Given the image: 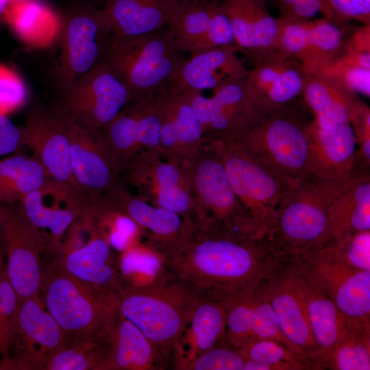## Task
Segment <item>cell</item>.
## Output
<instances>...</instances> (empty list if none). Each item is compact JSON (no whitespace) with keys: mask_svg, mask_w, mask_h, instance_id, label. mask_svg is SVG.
Returning <instances> with one entry per match:
<instances>
[{"mask_svg":"<svg viewBox=\"0 0 370 370\" xmlns=\"http://www.w3.org/2000/svg\"><path fill=\"white\" fill-rule=\"evenodd\" d=\"M160 259L168 273L202 296L223 301L251 295L288 260L269 234L231 230L197 232L190 241Z\"/></svg>","mask_w":370,"mask_h":370,"instance_id":"1","label":"cell"},{"mask_svg":"<svg viewBox=\"0 0 370 370\" xmlns=\"http://www.w3.org/2000/svg\"><path fill=\"white\" fill-rule=\"evenodd\" d=\"M347 180L310 175L291 182L270 231L275 247L288 260L330 242L332 215Z\"/></svg>","mask_w":370,"mask_h":370,"instance_id":"2","label":"cell"},{"mask_svg":"<svg viewBox=\"0 0 370 370\" xmlns=\"http://www.w3.org/2000/svg\"><path fill=\"white\" fill-rule=\"evenodd\" d=\"M147 285L124 283L115 294L117 311L153 344L174 354L198 303L199 293L170 274Z\"/></svg>","mask_w":370,"mask_h":370,"instance_id":"3","label":"cell"},{"mask_svg":"<svg viewBox=\"0 0 370 370\" xmlns=\"http://www.w3.org/2000/svg\"><path fill=\"white\" fill-rule=\"evenodd\" d=\"M310 122L290 103L267 112L231 142L277 173L297 180L312 175Z\"/></svg>","mask_w":370,"mask_h":370,"instance_id":"4","label":"cell"},{"mask_svg":"<svg viewBox=\"0 0 370 370\" xmlns=\"http://www.w3.org/2000/svg\"><path fill=\"white\" fill-rule=\"evenodd\" d=\"M186 60L166 27L134 36L112 34L102 61L127 86L134 101L169 83Z\"/></svg>","mask_w":370,"mask_h":370,"instance_id":"5","label":"cell"},{"mask_svg":"<svg viewBox=\"0 0 370 370\" xmlns=\"http://www.w3.org/2000/svg\"><path fill=\"white\" fill-rule=\"evenodd\" d=\"M40 291L67 345L99 338L116 311L115 294L85 284L56 265L43 269Z\"/></svg>","mask_w":370,"mask_h":370,"instance_id":"6","label":"cell"},{"mask_svg":"<svg viewBox=\"0 0 370 370\" xmlns=\"http://www.w3.org/2000/svg\"><path fill=\"white\" fill-rule=\"evenodd\" d=\"M180 164L189 182L192 220L198 232L231 230L262 234L251 223L213 150L204 144L197 153Z\"/></svg>","mask_w":370,"mask_h":370,"instance_id":"7","label":"cell"},{"mask_svg":"<svg viewBox=\"0 0 370 370\" xmlns=\"http://www.w3.org/2000/svg\"><path fill=\"white\" fill-rule=\"evenodd\" d=\"M204 144L220 158L232 188L254 229L270 233L277 211L291 182L252 158L234 143L208 140Z\"/></svg>","mask_w":370,"mask_h":370,"instance_id":"8","label":"cell"},{"mask_svg":"<svg viewBox=\"0 0 370 370\" xmlns=\"http://www.w3.org/2000/svg\"><path fill=\"white\" fill-rule=\"evenodd\" d=\"M289 261L335 304L352 327L370 328V271L351 267L321 249Z\"/></svg>","mask_w":370,"mask_h":370,"instance_id":"9","label":"cell"},{"mask_svg":"<svg viewBox=\"0 0 370 370\" xmlns=\"http://www.w3.org/2000/svg\"><path fill=\"white\" fill-rule=\"evenodd\" d=\"M112 36L111 23L103 8L79 6L66 14L60 29L58 79L61 88L103 60Z\"/></svg>","mask_w":370,"mask_h":370,"instance_id":"10","label":"cell"},{"mask_svg":"<svg viewBox=\"0 0 370 370\" xmlns=\"http://www.w3.org/2000/svg\"><path fill=\"white\" fill-rule=\"evenodd\" d=\"M0 238L7 273L19 304L40 295L43 272L40 255L49 250L41 234L27 219L18 203L1 204Z\"/></svg>","mask_w":370,"mask_h":370,"instance_id":"11","label":"cell"},{"mask_svg":"<svg viewBox=\"0 0 370 370\" xmlns=\"http://www.w3.org/2000/svg\"><path fill=\"white\" fill-rule=\"evenodd\" d=\"M61 89L62 109L92 130H101L132 102L129 89L103 61Z\"/></svg>","mask_w":370,"mask_h":370,"instance_id":"12","label":"cell"},{"mask_svg":"<svg viewBox=\"0 0 370 370\" xmlns=\"http://www.w3.org/2000/svg\"><path fill=\"white\" fill-rule=\"evenodd\" d=\"M247 77L219 86L213 90L211 97L201 92H188L204 141H232L267 112L256 102Z\"/></svg>","mask_w":370,"mask_h":370,"instance_id":"13","label":"cell"},{"mask_svg":"<svg viewBox=\"0 0 370 370\" xmlns=\"http://www.w3.org/2000/svg\"><path fill=\"white\" fill-rule=\"evenodd\" d=\"M102 195L136 223L145 248L159 258L177 249L197 232L190 217L151 204L122 182Z\"/></svg>","mask_w":370,"mask_h":370,"instance_id":"14","label":"cell"},{"mask_svg":"<svg viewBox=\"0 0 370 370\" xmlns=\"http://www.w3.org/2000/svg\"><path fill=\"white\" fill-rule=\"evenodd\" d=\"M53 108L64 126L73 175L78 188L92 201L122 182L121 166L108 149L101 130L79 124L60 106Z\"/></svg>","mask_w":370,"mask_h":370,"instance_id":"15","label":"cell"},{"mask_svg":"<svg viewBox=\"0 0 370 370\" xmlns=\"http://www.w3.org/2000/svg\"><path fill=\"white\" fill-rule=\"evenodd\" d=\"M162 87L128 103L101 130L121 171L124 164L139 156L160 153Z\"/></svg>","mask_w":370,"mask_h":370,"instance_id":"16","label":"cell"},{"mask_svg":"<svg viewBox=\"0 0 370 370\" xmlns=\"http://www.w3.org/2000/svg\"><path fill=\"white\" fill-rule=\"evenodd\" d=\"M120 177L122 183L134 187L136 195L151 204L192 219L191 190L180 162L160 153L145 154L124 164Z\"/></svg>","mask_w":370,"mask_h":370,"instance_id":"17","label":"cell"},{"mask_svg":"<svg viewBox=\"0 0 370 370\" xmlns=\"http://www.w3.org/2000/svg\"><path fill=\"white\" fill-rule=\"evenodd\" d=\"M274 51L295 58L307 71H318L340 56L356 26L325 17L308 21L278 17Z\"/></svg>","mask_w":370,"mask_h":370,"instance_id":"18","label":"cell"},{"mask_svg":"<svg viewBox=\"0 0 370 370\" xmlns=\"http://www.w3.org/2000/svg\"><path fill=\"white\" fill-rule=\"evenodd\" d=\"M18 205L49 251H57L70 227L88 212L90 200L74 186L49 178Z\"/></svg>","mask_w":370,"mask_h":370,"instance_id":"19","label":"cell"},{"mask_svg":"<svg viewBox=\"0 0 370 370\" xmlns=\"http://www.w3.org/2000/svg\"><path fill=\"white\" fill-rule=\"evenodd\" d=\"M166 26L180 51L190 56L221 46H235L230 22L219 0H173Z\"/></svg>","mask_w":370,"mask_h":370,"instance_id":"20","label":"cell"},{"mask_svg":"<svg viewBox=\"0 0 370 370\" xmlns=\"http://www.w3.org/2000/svg\"><path fill=\"white\" fill-rule=\"evenodd\" d=\"M67 345L40 295L31 297L19 304L10 349H14V354L0 369H44L49 357Z\"/></svg>","mask_w":370,"mask_h":370,"instance_id":"21","label":"cell"},{"mask_svg":"<svg viewBox=\"0 0 370 370\" xmlns=\"http://www.w3.org/2000/svg\"><path fill=\"white\" fill-rule=\"evenodd\" d=\"M97 370H160L173 367L174 354L153 344L116 311L102 336Z\"/></svg>","mask_w":370,"mask_h":370,"instance_id":"22","label":"cell"},{"mask_svg":"<svg viewBox=\"0 0 370 370\" xmlns=\"http://www.w3.org/2000/svg\"><path fill=\"white\" fill-rule=\"evenodd\" d=\"M20 127L21 147L32 151V156L49 177L78 188L72 172L69 139L53 108L51 111L32 108L26 115L25 125Z\"/></svg>","mask_w":370,"mask_h":370,"instance_id":"23","label":"cell"},{"mask_svg":"<svg viewBox=\"0 0 370 370\" xmlns=\"http://www.w3.org/2000/svg\"><path fill=\"white\" fill-rule=\"evenodd\" d=\"M204 138L199 119L191 103L188 92L169 84L162 87L160 152L180 162L197 153Z\"/></svg>","mask_w":370,"mask_h":370,"instance_id":"24","label":"cell"},{"mask_svg":"<svg viewBox=\"0 0 370 370\" xmlns=\"http://www.w3.org/2000/svg\"><path fill=\"white\" fill-rule=\"evenodd\" d=\"M259 288L271 303L284 335L308 365L307 358L317 349V344L293 281L291 262L278 267Z\"/></svg>","mask_w":370,"mask_h":370,"instance_id":"25","label":"cell"},{"mask_svg":"<svg viewBox=\"0 0 370 370\" xmlns=\"http://www.w3.org/2000/svg\"><path fill=\"white\" fill-rule=\"evenodd\" d=\"M307 73L295 58L273 51L252 63L247 84L257 104L269 112L302 95Z\"/></svg>","mask_w":370,"mask_h":370,"instance_id":"26","label":"cell"},{"mask_svg":"<svg viewBox=\"0 0 370 370\" xmlns=\"http://www.w3.org/2000/svg\"><path fill=\"white\" fill-rule=\"evenodd\" d=\"M232 27L235 46L251 63L273 52L279 30L267 0H219Z\"/></svg>","mask_w":370,"mask_h":370,"instance_id":"27","label":"cell"},{"mask_svg":"<svg viewBox=\"0 0 370 370\" xmlns=\"http://www.w3.org/2000/svg\"><path fill=\"white\" fill-rule=\"evenodd\" d=\"M57 253L56 266L95 289L116 294L125 283L114 249L95 229L81 247Z\"/></svg>","mask_w":370,"mask_h":370,"instance_id":"28","label":"cell"},{"mask_svg":"<svg viewBox=\"0 0 370 370\" xmlns=\"http://www.w3.org/2000/svg\"><path fill=\"white\" fill-rule=\"evenodd\" d=\"M307 73L302 95L319 128L331 130L352 123L369 108L358 95L332 78L319 71Z\"/></svg>","mask_w":370,"mask_h":370,"instance_id":"29","label":"cell"},{"mask_svg":"<svg viewBox=\"0 0 370 370\" xmlns=\"http://www.w3.org/2000/svg\"><path fill=\"white\" fill-rule=\"evenodd\" d=\"M237 53L235 46H221L191 56L167 84L182 91L201 92L246 77L249 70Z\"/></svg>","mask_w":370,"mask_h":370,"instance_id":"30","label":"cell"},{"mask_svg":"<svg viewBox=\"0 0 370 370\" xmlns=\"http://www.w3.org/2000/svg\"><path fill=\"white\" fill-rule=\"evenodd\" d=\"M308 132L312 175L333 180H346L356 175L357 138L351 123L323 130L311 121Z\"/></svg>","mask_w":370,"mask_h":370,"instance_id":"31","label":"cell"},{"mask_svg":"<svg viewBox=\"0 0 370 370\" xmlns=\"http://www.w3.org/2000/svg\"><path fill=\"white\" fill-rule=\"evenodd\" d=\"M226 316L224 301L203 297L175 347L173 369L183 370L190 360L217 345L225 334Z\"/></svg>","mask_w":370,"mask_h":370,"instance_id":"32","label":"cell"},{"mask_svg":"<svg viewBox=\"0 0 370 370\" xmlns=\"http://www.w3.org/2000/svg\"><path fill=\"white\" fill-rule=\"evenodd\" d=\"M291 267L293 283L304 304L317 344V349L313 352L329 350L341 341L353 327L335 304L313 287L291 262Z\"/></svg>","mask_w":370,"mask_h":370,"instance_id":"33","label":"cell"},{"mask_svg":"<svg viewBox=\"0 0 370 370\" xmlns=\"http://www.w3.org/2000/svg\"><path fill=\"white\" fill-rule=\"evenodd\" d=\"M173 0H109L104 5L114 36H134L166 25Z\"/></svg>","mask_w":370,"mask_h":370,"instance_id":"34","label":"cell"},{"mask_svg":"<svg viewBox=\"0 0 370 370\" xmlns=\"http://www.w3.org/2000/svg\"><path fill=\"white\" fill-rule=\"evenodd\" d=\"M368 230H370L369 177L367 174L355 175L349 178L334 209L330 242L350 233Z\"/></svg>","mask_w":370,"mask_h":370,"instance_id":"35","label":"cell"},{"mask_svg":"<svg viewBox=\"0 0 370 370\" xmlns=\"http://www.w3.org/2000/svg\"><path fill=\"white\" fill-rule=\"evenodd\" d=\"M50 177L32 156L21 151L0 159V204L11 206L41 186Z\"/></svg>","mask_w":370,"mask_h":370,"instance_id":"36","label":"cell"},{"mask_svg":"<svg viewBox=\"0 0 370 370\" xmlns=\"http://www.w3.org/2000/svg\"><path fill=\"white\" fill-rule=\"evenodd\" d=\"M316 71L323 73L357 95L369 97L370 42L360 38L349 39L340 56Z\"/></svg>","mask_w":370,"mask_h":370,"instance_id":"37","label":"cell"},{"mask_svg":"<svg viewBox=\"0 0 370 370\" xmlns=\"http://www.w3.org/2000/svg\"><path fill=\"white\" fill-rule=\"evenodd\" d=\"M309 369L369 370L370 328H352L335 346L307 358Z\"/></svg>","mask_w":370,"mask_h":370,"instance_id":"38","label":"cell"},{"mask_svg":"<svg viewBox=\"0 0 370 370\" xmlns=\"http://www.w3.org/2000/svg\"><path fill=\"white\" fill-rule=\"evenodd\" d=\"M89 214L95 230L113 249H123L140 238L136 223L103 195L90 201Z\"/></svg>","mask_w":370,"mask_h":370,"instance_id":"39","label":"cell"},{"mask_svg":"<svg viewBox=\"0 0 370 370\" xmlns=\"http://www.w3.org/2000/svg\"><path fill=\"white\" fill-rule=\"evenodd\" d=\"M14 32L24 40L40 42L42 34H47V29L56 34V29H61L58 25V19L53 12L45 4L38 0H16L12 1L5 16Z\"/></svg>","mask_w":370,"mask_h":370,"instance_id":"40","label":"cell"},{"mask_svg":"<svg viewBox=\"0 0 370 370\" xmlns=\"http://www.w3.org/2000/svg\"><path fill=\"white\" fill-rule=\"evenodd\" d=\"M241 350L246 358L243 370L308 369L299 356L275 341L258 339Z\"/></svg>","mask_w":370,"mask_h":370,"instance_id":"41","label":"cell"},{"mask_svg":"<svg viewBox=\"0 0 370 370\" xmlns=\"http://www.w3.org/2000/svg\"><path fill=\"white\" fill-rule=\"evenodd\" d=\"M254 293L224 301L227 316L225 334L221 342L237 349H243L254 341Z\"/></svg>","mask_w":370,"mask_h":370,"instance_id":"42","label":"cell"},{"mask_svg":"<svg viewBox=\"0 0 370 370\" xmlns=\"http://www.w3.org/2000/svg\"><path fill=\"white\" fill-rule=\"evenodd\" d=\"M103 352L101 338L69 344L52 354L45 370H97Z\"/></svg>","mask_w":370,"mask_h":370,"instance_id":"43","label":"cell"},{"mask_svg":"<svg viewBox=\"0 0 370 370\" xmlns=\"http://www.w3.org/2000/svg\"><path fill=\"white\" fill-rule=\"evenodd\" d=\"M19 302L8 278L3 247L0 244V365L8 358L14 341Z\"/></svg>","mask_w":370,"mask_h":370,"instance_id":"44","label":"cell"},{"mask_svg":"<svg viewBox=\"0 0 370 370\" xmlns=\"http://www.w3.org/2000/svg\"><path fill=\"white\" fill-rule=\"evenodd\" d=\"M320 249L351 267L370 271V230L348 234Z\"/></svg>","mask_w":370,"mask_h":370,"instance_id":"45","label":"cell"},{"mask_svg":"<svg viewBox=\"0 0 370 370\" xmlns=\"http://www.w3.org/2000/svg\"><path fill=\"white\" fill-rule=\"evenodd\" d=\"M253 336L254 341H275L299 356L284 335L271 303L259 287L254 293Z\"/></svg>","mask_w":370,"mask_h":370,"instance_id":"46","label":"cell"},{"mask_svg":"<svg viewBox=\"0 0 370 370\" xmlns=\"http://www.w3.org/2000/svg\"><path fill=\"white\" fill-rule=\"evenodd\" d=\"M242 350L223 342L188 362L183 370H243Z\"/></svg>","mask_w":370,"mask_h":370,"instance_id":"47","label":"cell"},{"mask_svg":"<svg viewBox=\"0 0 370 370\" xmlns=\"http://www.w3.org/2000/svg\"><path fill=\"white\" fill-rule=\"evenodd\" d=\"M324 17L340 25H370V0H320Z\"/></svg>","mask_w":370,"mask_h":370,"instance_id":"48","label":"cell"},{"mask_svg":"<svg viewBox=\"0 0 370 370\" xmlns=\"http://www.w3.org/2000/svg\"><path fill=\"white\" fill-rule=\"evenodd\" d=\"M27 91L13 70L0 64V114L9 116L26 103Z\"/></svg>","mask_w":370,"mask_h":370,"instance_id":"49","label":"cell"},{"mask_svg":"<svg viewBox=\"0 0 370 370\" xmlns=\"http://www.w3.org/2000/svg\"><path fill=\"white\" fill-rule=\"evenodd\" d=\"M280 18L308 21L321 12L320 0H273Z\"/></svg>","mask_w":370,"mask_h":370,"instance_id":"50","label":"cell"},{"mask_svg":"<svg viewBox=\"0 0 370 370\" xmlns=\"http://www.w3.org/2000/svg\"><path fill=\"white\" fill-rule=\"evenodd\" d=\"M21 127L8 116L0 114V159L21 149Z\"/></svg>","mask_w":370,"mask_h":370,"instance_id":"51","label":"cell"},{"mask_svg":"<svg viewBox=\"0 0 370 370\" xmlns=\"http://www.w3.org/2000/svg\"><path fill=\"white\" fill-rule=\"evenodd\" d=\"M12 2V0H0V25L5 21L6 12Z\"/></svg>","mask_w":370,"mask_h":370,"instance_id":"52","label":"cell"},{"mask_svg":"<svg viewBox=\"0 0 370 370\" xmlns=\"http://www.w3.org/2000/svg\"><path fill=\"white\" fill-rule=\"evenodd\" d=\"M105 1V4L109 1V0H104Z\"/></svg>","mask_w":370,"mask_h":370,"instance_id":"53","label":"cell"},{"mask_svg":"<svg viewBox=\"0 0 370 370\" xmlns=\"http://www.w3.org/2000/svg\"><path fill=\"white\" fill-rule=\"evenodd\" d=\"M267 1H269V0H267Z\"/></svg>","mask_w":370,"mask_h":370,"instance_id":"54","label":"cell"},{"mask_svg":"<svg viewBox=\"0 0 370 370\" xmlns=\"http://www.w3.org/2000/svg\"><path fill=\"white\" fill-rule=\"evenodd\" d=\"M0 358H1V356H0Z\"/></svg>","mask_w":370,"mask_h":370,"instance_id":"55","label":"cell"},{"mask_svg":"<svg viewBox=\"0 0 370 370\" xmlns=\"http://www.w3.org/2000/svg\"><path fill=\"white\" fill-rule=\"evenodd\" d=\"M0 206H1V204H0Z\"/></svg>","mask_w":370,"mask_h":370,"instance_id":"56","label":"cell"}]
</instances>
